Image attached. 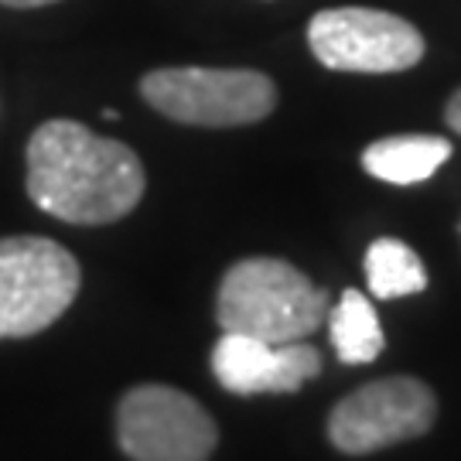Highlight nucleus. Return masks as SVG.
Returning a JSON list of instances; mask_svg holds the SVG:
<instances>
[{"instance_id":"1","label":"nucleus","mask_w":461,"mask_h":461,"mask_svg":"<svg viewBox=\"0 0 461 461\" xmlns=\"http://www.w3.org/2000/svg\"><path fill=\"white\" fill-rule=\"evenodd\" d=\"M144 185V165L127 144L76 120H49L28 140V195L62 222H116L137 209Z\"/></svg>"},{"instance_id":"2","label":"nucleus","mask_w":461,"mask_h":461,"mask_svg":"<svg viewBox=\"0 0 461 461\" xmlns=\"http://www.w3.org/2000/svg\"><path fill=\"white\" fill-rule=\"evenodd\" d=\"M329 314V294L308 274L274 257H249L226 270L215 318L222 331L264 342H304Z\"/></svg>"},{"instance_id":"3","label":"nucleus","mask_w":461,"mask_h":461,"mask_svg":"<svg viewBox=\"0 0 461 461\" xmlns=\"http://www.w3.org/2000/svg\"><path fill=\"white\" fill-rule=\"evenodd\" d=\"M79 264L45 236L0 240V339H32L55 325L79 294Z\"/></svg>"},{"instance_id":"4","label":"nucleus","mask_w":461,"mask_h":461,"mask_svg":"<svg viewBox=\"0 0 461 461\" xmlns=\"http://www.w3.org/2000/svg\"><path fill=\"white\" fill-rule=\"evenodd\" d=\"M140 96L188 127H247L277 106L270 76L253 68H158L140 79Z\"/></svg>"},{"instance_id":"5","label":"nucleus","mask_w":461,"mask_h":461,"mask_svg":"<svg viewBox=\"0 0 461 461\" xmlns=\"http://www.w3.org/2000/svg\"><path fill=\"white\" fill-rule=\"evenodd\" d=\"M116 441L133 461H209L219 430L198 400L175 386L144 383L116 407Z\"/></svg>"},{"instance_id":"6","label":"nucleus","mask_w":461,"mask_h":461,"mask_svg":"<svg viewBox=\"0 0 461 461\" xmlns=\"http://www.w3.org/2000/svg\"><path fill=\"white\" fill-rule=\"evenodd\" d=\"M308 45L335 72H407L424 59V34L411 21L373 7H331L312 17Z\"/></svg>"},{"instance_id":"7","label":"nucleus","mask_w":461,"mask_h":461,"mask_svg":"<svg viewBox=\"0 0 461 461\" xmlns=\"http://www.w3.org/2000/svg\"><path fill=\"white\" fill-rule=\"evenodd\" d=\"M434 393L420 379L390 376L366 383L346 396L329 420L331 445L346 455H369L407 438H420L434 424Z\"/></svg>"},{"instance_id":"8","label":"nucleus","mask_w":461,"mask_h":461,"mask_svg":"<svg viewBox=\"0 0 461 461\" xmlns=\"http://www.w3.org/2000/svg\"><path fill=\"white\" fill-rule=\"evenodd\" d=\"M321 356L308 342H264L226 331L212 348V373L230 393H291L318 376Z\"/></svg>"},{"instance_id":"9","label":"nucleus","mask_w":461,"mask_h":461,"mask_svg":"<svg viewBox=\"0 0 461 461\" xmlns=\"http://www.w3.org/2000/svg\"><path fill=\"white\" fill-rule=\"evenodd\" d=\"M451 158V140L430 137V133H400L383 137L369 144L363 154V167L390 185H417L428 182L438 167Z\"/></svg>"},{"instance_id":"10","label":"nucleus","mask_w":461,"mask_h":461,"mask_svg":"<svg viewBox=\"0 0 461 461\" xmlns=\"http://www.w3.org/2000/svg\"><path fill=\"white\" fill-rule=\"evenodd\" d=\"M329 331H331V346H335L342 363H356V366L373 363L379 352H383V346H386L369 297L363 291H352V287L331 308Z\"/></svg>"},{"instance_id":"11","label":"nucleus","mask_w":461,"mask_h":461,"mask_svg":"<svg viewBox=\"0 0 461 461\" xmlns=\"http://www.w3.org/2000/svg\"><path fill=\"white\" fill-rule=\"evenodd\" d=\"M366 280L369 294L379 301L420 294L428 287V270L420 257L400 240H376L366 253Z\"/></svg>"},{"instance_id":"12","label":"nucleus","mask_w":461,"mask_h":461,"mask_svg":"<svg viewBox=\"0 0 461 461\" xmlns=\"http://www.w3.org/2000/svg\"><path fill=\"white\" fill-rule=\"evenodd\" d=\"M445 120H447V127L455 133H461V89L451 96V103H447V110H445Z\"/></svg>"},{"instance_id":"13","label":"nucleus","mask_w":461,"mask_h":461,"mask_svg":"<svg viewBox=\"0 0 461 461\" xmlns=\"http://www.w3.org/2000/svg\"><path fill=\"white\" fill-rule=\"evenodd\" d=\"M4 7H45V4H55V0H0Z\"/></svg>"}]
</instances>
